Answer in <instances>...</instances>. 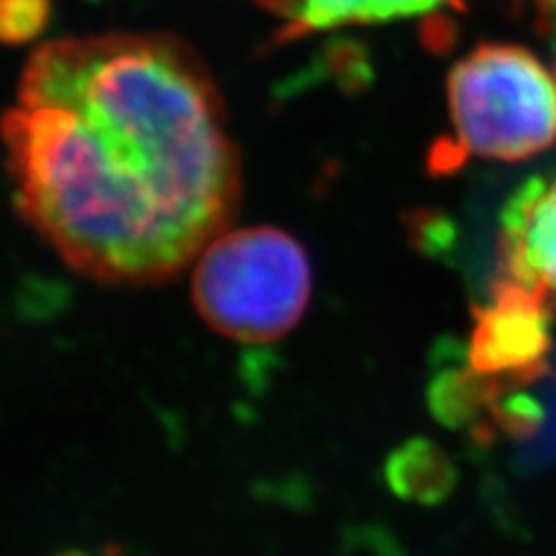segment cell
Segmentation results:
<instances>
[{"label": "cell", "mask_w": 556, "mask_h": 556, "mask_svg": "<svg viewBox=\"0 0 556 556\" xmlns=\"http://www.w3.org/2000/svg\"><path fill=\"white\" fill-rule=\"evenodd\" d=\"M554 5H556V0H554Z\"/></svg>", "instance_id": "5bb4252c"}, {"label": "cell", "mask_w": 556, "mask_h": 556, "mask_svg": "<svg viewBox=\"0 0 556 556\" xmlns=\"http://www.w3.org/2000/svg\"><path fill=\"white\" fill-rule=\"evenodd\" d=\"M554 77H556V59H554Z\"/></svg>", "instance_id": "4fadbf2b"}, {"label": "cell", "mask_w": 556, "mask_h": 556, "mask_svg": "<svg viewBox=\"0 0 556 556\" xmlns=\"http://www.w3.org/2000/svg\"><path fill=\"white\" fill-rule=\"evenodd\" d=\"M496 276L541 292L556 311V174L527 179L503 206Z\"/></svg>", "instance_id": "5b68a950"}, {"label": "cell", "mask_w": 556, "mask_h": 556, "mask_svg": "<svg viewBox=\"0 0 556 556\" xmlns=\"http://www.w3.org/2000/svg\"><path fill=\"white\" fill-rule=\"evenodd\" d=\"M281 20L276 40L292 42L345 26L415 20L457 5V0H260Z\"/></svg>", "instance_id": "52a82bcc"}, {"label": "cell", "mask_w": 556, "mask_h": 556, "mask_svg": "<svg viewBox=\"0 0 556 556\" xmlns=\"http://www.w3.org/2000/svg\"><path fill=\"white\" fill-rule=\"evenodd\" d=\"M382 478L396 498L431 508L452 496L459 471L439 443L415 437L390 452L382 466Z\"/></svg>", "instance_id": "ba28073f"}, {"label": "cell", "mask_w": 556, "mask_h": 556, "mask_svg": "<svg viewBox=\"0 0 556 556\" xmlns=\"http://www.w3.org/2000/svg\"><path fill=\"white\" fill-rule=\"evenodd\" d=\"M51 20V0H0V45L40 38Z\"/></svg>", "instance_id": "30bf717a"}, {"label": "cell", "mask_w": 556, "mask_h": 556, "mask_svg": "<svg viewBox=\"0 0 556 556\" xmlns=\"http://www.w3.org/2000/svg\"><path fill=\"white\" fill-rule=\"evenodd\" d=\"M471 313L473 329L466 353L476 371L508 380L521 390L549 374L556 311L541 292L494 276L490 300L476 304Z\"/></svg>", "instance_id": "277c9868"}, {"label": "cell", "mask_w": 556, "mask_h": 556, "mask_svg": "<svg viewBox=\"0 0 556 556\" xmlns=\"http://www.w3.org/2000/svg\"><path fill=\"white\" fill-rule=\"evenodd\" d=\"M408 239L427 257L447 260L457 247V232L445 216L433 212H415L408 216Z\"/></svg>", "instance_id": "8fae6325"}, {"label": "cell", "mask_w": 556, "mask_h": 556, "mask_svg": "<svg viewBox=\"0 0 556 556\" xmlns=\"http://www.w3.org/2000/svg\"><path fill=\"white\" fill-rule=\"evenodd\" d=\"M445 93L455 139L433 149V167L466 155L519 163L556 142V77L527 47L478 45L452 65Z\"/></svg>", "instance_id": "7a4b0ae2"}, {"label": "cell", "mask_w": 556, "mask_h": 556, "mask_svg": "<svg viewBox=\"0 0 556 556\" xmlns=\"http://www.w3.org/2000/svg\"><path fill=\"white\" fill-rule=\"evenodd\" d=\"M545 420L543 404L527 392L508 390L501 394L498 402L490 410V427L494 437H508L513 441L533 439L541 431Z\"/></svg>", "instance_id": "9c48e42d"}, {"label": "cell", "mask_w": 556, "mask_h": 556, "mask_svg": "<svg viewBox=\"0 0 556 556\" xmlns=\"http://www.w3.org/2000/svg\"><path fill=\"white\" fill-rule=\"evenodd\" d=\"M508 390L521 388L476 371L468 362L466 343L445 337L433 345L427 408L439 425L468 431L478 445H492L496 437L490 427V410Z\"/></svg>", "instance_id": "8992f818"}, {"label": "cell", "mask_w": 556, "mask_h": 556, "mask_svg": "<svg viewBox=\"0 0 556 556\" xmlns=\"http://www.w3.org/2000/svg\"><path fill=\"white\" fill-rule=\"evenodd\" d=\"M311 292L306 249L269 225L214 237L193 271V302L204 323L243 343L286 337L302 320Z\"/></svg>", "instance_id": "3957f363"}, {"label": "cell", "mask_w": 556, "mask_h": 556, "mask_svg": "<svg viewBox=\"0 0 556 556\" xmlns=\"http://www.w3.org/2000/svg\"><path fill=\"white\" fill-rule=\"evenodd\" d=\"M54 556H91L89 552H81V549H65V552H59Z\"/></svg>", "instance_id": "7c38bea8"}, {"label": "cell", "mask_w": 556, "mask_h": 556, "mask_svg": "<svg viewBox=\"0 0 556 556\" xmlns=\"http://www.w3.org/2000/svg\"><path fill=\"white\" fill-rule=\"evenodd\" d=\"M0 135L20 214L100 281L169 278L239 202V155L216 81L169 35L42 45Z\"/></svg>", "instance_id": "6da1fadb"}]
</instances>
